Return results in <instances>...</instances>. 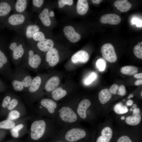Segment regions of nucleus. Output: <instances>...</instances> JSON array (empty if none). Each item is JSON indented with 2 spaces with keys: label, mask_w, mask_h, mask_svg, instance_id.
I'll list each match as a JSON object with an SVG mask.
<instances>
[{
  "label": "nucleus",
  "mask_w": 142,
  "mask_h": 142,
  "mask_svg": "<svg viewBox=\"0 0 142 142\" xmlns=\"http://www.w3.org/2000/svg\"><path fill=\"white\" fill-rule=\"evenodd\" d=\"M54 120L57 129L79 124L80 121L71 103L59 104Z\"/></svg>",
  "instance_id": "1"
},
{
  "label": "nucleus",
  "mask_w": 142,
  "mask_h": 142,
  "mask_svg": "<svg viewBox=\"0 0 142 142\" xmlns=\"http://www.w3.org/2000/svg\"><path fill=\"white\" fill-rule=\"evenodd\" d=\"M57 129L54 119L38 117L31 124L30 137L33 140H38L45 135L55 133Z\"/></svg>",
  "instance_id": "2"
},
{
  "label": "nucleus",
  "mask_w": 142,
  "mask_h": 142,
  "mask_svg": "<svg viewBox=\"0 0 142 142\" xmlns=\"http://www.w3.org/2000/svg\"><path fill=\"white\" fill-rule=\"evenodd\" d=\"M27 44L24 38L18 34L11 39L7 45L11 60L16 67L18 66L21 62Z\"/></svg>",
  "instance_id": "3"
},
{
  "label": "nucleus",
  "mask_w": 142,
  "mask_h": 142,
  "mask_svg": "<svg viewBox=\"0 0 142 142\" xmlns=\"http://www.w3.org/2000/svg\"><path fill=\"white\" fill-rule=\"evenodd\" d=\"M33 78L28 70L17 66L10 80L11 88L16 92H26Z\"/></svg>",
  "instance_id": "4"
},
{
  "label": "nucleus",
  "mask_w": 142,
  "mask_h": 142,
  "mask_svg": "<svg viewBox=\"0 0 142 142\" xmlns=\"http://www.w3.org/2000/svg\"><path fill=\"white\" fill-rule=\"evenodd\" d=\"M47 77V75L41 74L33 77L25 94L24 98L27 103L32 104L43 97L44 86Z\"/></svg>",
  "instance_id": "5"
},
{
  "label": "nucleus",
  "mask_w": 142,
  "mask_h": 142,
  "mask_svg": "<svg viewBox=\"0 0 142 142\" xmlns=\"http://www.w3.org/2000/svg\"><path fill=\"white\" fill-rule=\"evenodd\" d=\"M42 62L41 55L35 52L27 44L24 54L18 66L28 71L36 72L40 67Z\"/></svg>",
  "instance_id": "6"
},
{
  "label": "nucleus",
  "mask_w": 142,
  "mask_h": 142,
  "mask_svg": "<svg viewBox=\"0 0 142 142\" xmlns=\"http://www.w3.org/2000/svg\"><path fill=\"white\" fill-rule=\"evenodd\" d=\"M38 100L36 109L38 117L54 120L59 104L49 98L42 97Z\"/></svg>",
  "instance_id": "7"
},
{
  "label": "nucleus",
  "mask_w": 142,
  "mask_h": 142,
  "mask_svg": "<svg viewBox=\"0 0 142 142\" xmlns=\"http://www.w3.org/2000/svg\"><path fill=\"white\" fill-rule=\"evenodd\" d=\"M59 135L68 142H77L86 136V130L79 124L57 129L55 133Z\"/></svg>",
  "instance_id": "8"
},
{
  "label": "nucleus",
  "mask_w": 142,
  "mask_h": 142,
  "mask_svg": "<svg viewBox=\"0 0 142 142\" xmlns=\"http://www.w3.org/2000/svg\"><path fill=\"white\" fill-rule=\"evenodd\" d=\"M32 13L27 11L22 13H13L9 16L3 22L9 29L17 32L31 21Z\"/></svg>",
  "instance_id": "9"
},
{
  "label": "nucleus",
  "mask_w": 142,
  "mask_h": 142,
  "mask_svg": "<svg viewBox=\"0 0 142 142\" xmlns=\"http://www.w3.org/2000/svg\"><path fill=\"white\" fill-rule=\"evenodd\" d=\"M0 46V70L7 79L10 80L13 74L9 58L7 52L6 48L4 46L3 48Z\"/></svg>",
  "instance_id": "10"
},
{
  "label": "nucleus",
  "mask_w": 142,
  "mask_h": 142,
  "mask_svg": "<svg viewBox=\"0 0 142 142\" xmlns=\"http://www.w3.org/2000/svg\"><path fill=\"white\" fill-rule=\"evenodd\" d=\"M71 103L73 106L80 121L86 120L88 118L89 114V110L91 105L90 100L85 99L80 101H76L71 102Z\"/></svg>",
  "instance_id": "11"
},
{
  "label": "nucleus",
  "mask_w": 142,
  "mask_h": 142,
  "mask_svg": "<svg viewBox=\"0 0 142 142\" xmlns=\"http://www.w3.org/2000/svg\"><path fill=\"white\" fill-rule=\"evenodd\" d=\"M37 53L40 52L46 53L53 48L54 43L50 39H45L42 40L28 45Z\"/></svg>",
  "instance_id": "12"
},
{
  "label": "nucleus",
  "mask_w": 142,
  "mask_h": 142,
  "mask_svg": "<svg viewBox=\"0 0 142 142\" xmlns=\"http://www.w3.org/2000/svg\"><path fill=\"white\" fill-rule=\"evenodd\" d=\"M101 51L104 58L108 62H115L117 59L115 50L113 45L110 43H106L102 46Z\"/></svg>",
  "instance_id": "13"
},
{
  "label": "nucleus",
  "mask_w": 142,
  "mask_h": 142,
  "mask_svg": "<svg viewBox=\"0 0 142 142\" xmlns=\"http://www.w3.org/2000/svg\"><path fill=\"white\" fill-rule=\"evenodd\" d=\"M59 60L58 51L55 48L47 52L45 54L44 65L45 67L48 68L56 65Z\"/></svg>",
  "instance_id": "14"
},
{
  "label": "nucleus",
  "mask_w": 142,
  "mask_h": 142,
  "mask_svg": "<svg viewBox=\"0 0 142 142\" xmlns=\"http://www.w3.org/2000/svg\"><path fill=\"white\" fill-rule=\"evenodd\" d=\"M15 1L5 0L0 1V21L3 22L13 11Z\"/></svg>",
  "instance_id": "15"
},
{
  "label": "nucleus",
  "mask_w": 142,
  "mask_h": 142,
  "mask_svg": "<svg viewBox=\"0 0 142 142\" xmlns=\"http://www.w3.org/2000/svg\"><path fill=\"white\" fill-rule=\"evenodd\" d=\"M60 82V79L57 76H53L47 78L44 86V94L47 95L51 93L58 87Z\"/></svg>",
  "instance_id": "16"
},
{
  "label": "nucleus",
  "mask_w": 142,
  "mask_h": 142,
  "mask_svg": "<svg viewBox=\"0 0 142 142\" xmlns=\"http://www.w3.org/2000/svg\"><path fill=\"white\" fill-rule=\"evenodd\" d=\"M63 32L65 36L71 42H76L81 38L80 35L76 32L74 28L71 26H68L64 27Z\"/></svg>",
  "instance_id": "17"
},
{
  "label": "nucleus",
  "mask_w": 142,
  "mask_h": 142,
  "mask_svg": "<svg viewBox=\"0 0 142 142\" xmlns=\"http://www.w3.org/2000/svg\"><path fill=\"white\" fill-rule=\"evenodd\" d=\"M121 21L120 17L118 15L112 13L105 14L100 18V22L104 24H109L112 25H117Z\"/></svg>",
  "instance_id": "18"
},
{
  "label": "nucleus",
  "mask_w": 142,
  "mask_h": 142,
  "mask_svg": "<svg viewBox=\"0 0 142 142\" xmlns=\"http://www.w3.org/2000/svg\"><path fill=\"white\" fill-rule=\"evenodd\" d=\"M66 89L60 87L56 88L47 95L50 98L55 101H58L66 97L68 94Z\"/></svg>",
  "instance_id": "19"
},
{
  "label": "nucleus",
  "mask_w": 142,
  "mask_h": 142,
  "mask_svg": "<svg viewBox=\"0 0 142 142\" xmlns=\"http://www.w3.org/2000/svg\"><path fill=\"white\" fill-rule=\"evenodd\" d=\"M89 58V54L86 51L80 50L73 55L71 60L72 62L74 64L85 63L88 61Z\"/></svg>",
  "instance_id": "20"
},
{
  "label": "nucleus",
  "mask_w": 142,
  "mask_h": 142,
  "mask_svg": "<svg viewBox=\"0 0 142 142\" xmlns=\"http://www.w3.org/2000/svg\"><path fill=\"white\" fill-rule=\"evenodd\" d=\"M30 0L15 1L13 12L14 13H22L26 12Z\"/></svg>",
  "instance_id": "21"
},
{
  "label": "nucleus",
  "mask_w": 142,
  "mask_h": 142,
  "mask_svg": "<svg viewBox=\"0 0 142 142\" xmlns=\"http://www.w3.org/2000/svg\"><path fill=\"white\" fill-rule=\"evenodd\" d=\"M101 134L96 142H109L112 136L113 131L110 127H106L102 130Z\"/></svg>",
  "instance_id": "22"
},
{
  "label": "nucleus",
  "mask_w": 142,
  "mask_h": 142,
  "mask_svg": "<svg viewBox=\"0 0 142 142\" xmlns=\"http://www.w3.org/2000/svg\"><path fill=\"white\" fill-rule=\"evenodd\" d=\"M49 12V9L47 8H45L41 11L39 15V18L42 23L46 27L49 26L51 23Z\"/></svg>",
  "instance_id": "23"
},
{
  "label": "nucleus",
  "mask_w": 142,
  "mask_h": 142,
  "mask_svg": "<svg viewBox=\"0 0 142 142\" xmlns=\"http://www.w3.org/2000/svg\"><path fill=\"white\" fill-rule=\"evenodd\" d=\"M89 9L88 2L86 0H78L76 6L77 13L80 15H83L87 12Z\"/></svg>",
  "instance_id": "24"
},
{
  "label": "nucleus",
  "mask_w": 142,
  "mask_h": 142,
  "mask_svg": "<svg viewBox=\"0 0 142 142\" xmlns=\"http://www.w3.org/2000/svg\"><path fill=\"white\" fill-rule=\"evenodd\" d=\"M112 97L111 94L107 88L102 89L98 94V98L100 102L104 104L109 101Z\"/></svg>",
  "instance_id": "25"
},
{
  "label": "nucleus",
  "mask_w": 142,
  "mask_h": 142,
  "mask_svg": "<svg viewBox=\"0 0 142 142\" xmlns=\"http://www.w3.org/2000/svg\"><path fill=\"white\" fill-rule=\"evenodd\" d=\"M138 68L136 67L127 65L122 67L120 69L121 73L123 74L129 76H132L137 73Z\"/></svg>",
  "instance_id": "26"
},
{
  "label": "nucleus",
  "mask_w": 142,
  "mask_h": 142,
  "mask_svg": "<svg viewBox=\"0 0 142 142\" xmlns=\"http://www.w3.org/2000/svg\"><path fill=\"white\" fill-rule=\"evenodd\" d=\"M141 119V115L140 114H133L132 116H129L126 118L125 122L128 124L129 125H136L140 123Z\"/></svg>",
  "instance_id": "27"
},
{
  "label": "nucleus",
  "mask_w": 142,
  "mask_h": 142,
  "mask_svg": "<svg viewBox=\"0 0 142 142\" xmlns=\"http://www.w3.org/2000/svg\"><path fill=\"white\" fill-rule=\"evenodd\" d=\"M22 103L20 98L14 94L7 108L10 111L15 109Z\"/></svg>",
  "instance_id": "28"
},
{
  "label": "nucleus",
  "mask_w": 142,
  "mask_h": 142,
  "mask_svg": "<svg viewBox=\"0 0 142 142\" xmlns=\"http://www.w3.org/2000/svg\"><path fill=\"white\" fill-rule=\"evenodd\" d=\"M46 39L44 33L40 31L35 33L33 36L32 39L27 42L28 45L39 42Z\"/></svg>",
  "instance_id": "29"
},
{
  "label": "nucleus",
  "mask_w": 142,
  "mask_h": 142,
  "mask_svg": "<svg viewBox=\"0 0 142 142\" xmlns=\"http://www.w3.org/2000/svg\"><path fill=\"white\" fill-rule=\"evenodd\" d=\"M17 122L7 119L2 121L0 122V129H11L18 124Z\"/></svg>",
  "instance_id": "30"
},
{
  "label": "nucleus",
  "mask_w": 142,
  "mask_h": 142,
  "mask_svg": "<svg viewBox=\"0 0 142 142\" xmlns=\"http://www.w3.org/2000/svg\"><path fill=\"white\" fill-rule=\"evenodd\" d=\"M17 108L9 111L8 116L7 119L15 121L16 120H18L22 116L20 110L17 109Z\"/></svg>",
  "instance_id": "31"
},
{
  "label": "nucleus",
  "mask_w": 142,
  "mask_h": 142,
  "mask_svg": "<svg viewBox=\"0 0 142 142\" xmlns=\"http://www.w3.org/2000/svg\"><path fill=\"white\" fill-rule=\"evenodd\" d=\"M24 127V124L21 123L18 124L14 127L10 129V132L12 136L14 138H18L19 135V131Z\"/></svg>",
  "instance_id": "32"
},
{
  "label": "nucleus",
  "mask_w": 142,
  "mask_h": 142,
  "mask_svg": "<svg viewBox=\"0 0 142 142\" xmlns=\"http://www.w3.org/2000/svg\"><path fill=\"white\" fill-rule=\"evenodd\" d=\"M114 110L116 114H120L126 113L128 111L127 108L121 103H117L114 106Z\"/></svg>",
  "instance_id": "33"
},
{
  "label": "nucleus",
  "mask_w": 142,
  "mask_h": 142,
  "mask_svg": "<svg viewBox=\"0 0 142 142\" xmlns=\"http://www.w3.org/2000/svg\"><path fill=\"white\" fill-rule=\"evenodd\" d=\"M133 52L134 55L137 58L142 59V42L134 47Z\"/></svg>",
  "instance_id": "34"
},
{
  "label": "nucleus",
  "mask_w": 142,
  "mask_h": 142,
  "mask_svg": "<svg viewBox=\"0 0 142 142\" xmlns=\"http://www.w3.org/2000/svg\"><path fill=\"white\" fill-rule=\"evenodd\" d=\"M14 94L9 93L4 98L2 102V106L3 108H7Z\"/></svg>",
  "instance_id": "35"
},
{
  "label": "nucleus",
  "mask_w": 142,
  "mask_h": 142,
  "mask_svg": "<svg viewBox=\"0 0 142 142\" xmlns=\"http://www.w3.org/2000/svg\"><path fill=\"white\" fill-rule=\"evenodd\" d=\"M96 64L97 67L100 71H102L105 69L106 63L104 59H98L97 61Z\"/></svg>",
  "instance_id": "36"
},
{
  "label": "nucleus",
  "mask_w": 142,
  "mask_h": 142,
  "mask_svg": "<svg viewBox=\"0 0 142 142\" xmlns=\"http://www.w3.org/2000/svg\"><path fill=\"white\" fill-rule=\"evenodd\" d=\"M43 0H33L32 1V11H35L37 8L41 7L44 3Z\"/></svg>",
  "instance_id": "37"
},
{
  "label": "nucleus",
  "mask_w": 142,
  "mask_h": 142,
  "mask_svg": "<svg viewBox=\"0 0 142 142\" xmlns=\"http://www.w3.org/2000/svg\"><path fill=\"white\" fill-rule=\"evenodd\" d=\"M73 1L72 0H59L58 1V7L59 8L63 7L65 5L70 6L73 3Z\"/></svg>",
  "instance_id": "38"
},
{
  "label": "nucleus",
  "mask_w": 142,
  "mask_h": 142,
  "mask_svg": "<svg viewBox=\"0 0 142 142\" xmlns=\"http://www.w3.org/2000/svg\"><path fill=\"white\" fill-rule=\"evenodd\" d=\"M132 6V4L128 1L120 8L119 10L121 12H126L128 11Z\"/></svg>",
  "instance_id": "39"
},
{
  "label": "nucleus",
  "mask_w": 142,
  "mask_h": 142,
  "mask_svg": "<svg viewBox=\"0 0 142 142\" xmlns=\"http://www.w3.org/2000/svg\"><path fill=\"white\" fill-rule=\"evenodd\" d=\"M126 94V90L124 85H121L118 87L116 94L121 96H124Z\"/></svg>",
  "instance_id": "40"
},
{
  "label": "nucleus",
  "mask_w": 142,
  "mask_h": 142,
  "mask_svg": "<svg viewBox=\"0 0 142 142\" xmlns=\"http://www.w3.org/2000/svg\"><path fill=\"white\" fill-rule=\"evenodd\" d=\"M96 77V74L94 73H92L85 80V84L87 85L90 84L95 80Z\"/></svg>",
  "instance_id": "41"
},
{
  "label": "nucleus",
  "mask_w": 142,
  "mask_h": 142,
  "mask_svg": "<svg viewBox=\"0 0 142 142\" xmlns=\"http://www.w3.org/2000/svg\"><path fill=\"white\" fill-rule=\"evenodd\" d=\"M128 1L127 0H118L116 1L114 3V5L119 10L120 8Z\"/></svg>",
  "instance_id": "42"
},
{
  "label": "nucleus",
  "mask_w": 142,
  "mask_h": 142,
  "mask_svg": "<svg viewBox=\"0 0 142 142\" xmlns=\"http://www.w3.org/2000/svg\"><path fill=\"white\" fill-rule=\"evenodd\" d=\"M131 23L133 24H135L138 27H142V21L139 19L134 18H133L131 20Z\"/></svg>",
  "instance_id": "43"
},
{
  "label": "nucleus",
  "mask_w": 142,
  "mask_h": 142,
  "mask_svg": "<svg viewBox=\"0 0 142 142\" xmlns=\"http://www.w3.org/2000/svg\"><path fill=\"white\" fill-rule=\"evenodd\" d=\"M118 85L116 84H113L110 87L109 89L110 92L112 94H116L118 88Z\"/></svg>",
  "instance_id": "44"
},
{
  "label": "nucleus",
  "mask_w": 142,
  "mask_h": 142,
  "mask_svg": "<svg viewBox=\"0 0 142 142\" xmlns=\"http://www.w3.org/2000/svg\"><path fill=\"white\" fill-rule=\"evenodd\" d=\"M117 142H132L130 138L126 135L123 136L118 139Z\"/></svg>",
  "instance_id": "45"
},
{
  "label": "nucleus",
  "mask_w": 142,
  "mask_h": 142,
  "mask_svg": "<svg viewBox=\"0 0 142 142\" xmlns=\"http://www.w3.org/2000/svg\"><path fill=\"white\" fill-rule=\"evenodd\" d=\"M140 109L138 108H134L133 110V114L137 115L140 114Z\"/></svg>",
  "instance_id": "46"
},
{
  "label": "nucleus",
  "mask_w": 142,
  "mask_h": 142,
  "mask_svg": "<svg viewBox=\"0 0 142 142\" xmlns=\"http://www.w3.org/2000/svg\"><path fill=\"white\" fill-rule=\"evenodd\" d=\"M134 78H136L142 79V73H136L134 75Z\"/></svg>",
  "instance_id": "47"
},
{
  "label": "nucleus",
  "mask_w": 142,
  "mask_h": 142,
  "mask_svg": "<svg viewBox=\"0 0 142 142\" xmlns=\"http://www.w3.org/2000/svg\"><path fill=\"white\" fill-rule=\"evenodd\" d=\"M134 84L136 85H141L142 84V79L136 80Z\"/></svg>",
  "instance_id": "48"
},
{
  "label": "nucleus",
  "mask_w": 142,
  "mask_h": 142,
  "mask_svg": "<svg viewBox=\"0 0 142 142\" xmlns=\"http://www.w3.org/2000/svg\"><path fill=\"white\" fill-rule=\"evenodd\" d=\"M133 104V101L131 100H128L126 102V105L128 106H131Z\"/></svg>",
  "instance_id": "49"
},
{
  "label": "nucleus",
  "mask_w": 142,
  "mask_h": 142,
  "mask_svg": "<svg viewBox=\"0 0 142 142\" xmlns=\"http://www.w3.org/2000/svg\"><path fill=\"white\" fill-rule=\"evenodd\" d=\"M92 2L93 3L96 4H98L101 2L102 0H92Z\"/></svg>",
  "instance_id": "50"
},
{
  "label": "nucleus",
  "mask_w": 142,
  "mask_h": 142,
  "mask_svg": "<svg viewBox=\"0 0 142 142\" xmlns=\"http://www.w3.org/2000/svg\"><path fill=\"white\" fill-rule=\"evenodd\" d=\"M49 15L50 17H53L54 16V12L52 11H49Z\"/></svg>",
  "instance_id": "51"
},
{
  "label": "nucleus",
  "mask_w": 142,
  "mask_h": 142,
  "mask_svg": "<svg viewBox=\"0 0 142 142\" xmlns=\"http://www.w3.org/2000/svg\"><path fill=\"white\" fill-rule=\"evenodd\" d=\"M6 86L4 85L2 83L1 81L0 80V87H2L4 88H5Z\"/></svg>",
  "instance_id": "52"
},
{
  "label": "nucleus",
  "mask_w": 142,
  "mask_h": 142,
  "mask_svg": "<svg viewBox=\"0 0 142 142\" xmlns=\"http://www.w3.org/2000/svg\"><path fill=\"white\" fill-rule=\"evenodd\" d=\"M134 96V95L133 94H130L128 96V98L129 99L130 98H131L133 97Z\"/></svg>",
  "instance_id": "53"
},
{
  "label": "nucleus",
  "mask_w": 142,
  "mask_h": 142,
  "mask_svg": "<svg viewBox=\"0 0 142 142\" xmlns=\"http://www.w3.org/2000/svg\"><path fill=\"white\" fill-rule=\"evenodd\" d=\"M137 105L136 104H134L133 105V108H134L136 107Z\"/></svg>",
  "instance_id": "54"
},
{
  "label": "nucleus",
  "mask_w": 142,
  "mask_h": 142,
  "mask_svg": "<svg viewBox=\"0 0 142 142\" xmlns=\"http://www.w3.org/2000/svg\"><path fill=\"white\" fill-rule=\"evenodd\" d=\"M121 120H124L125 119V117L124 116H123L121 117Z\"/></svg>",
  "instance_id": "55"
},
{
  "label": "nucleus",
  "mask_w": 142,
  "mask_h": 142,
  "mask_svg": "<svg viewBox=\"0 0 142 142\" xmlns=\"http://www.w3.org/2000/svg\"><path fill=\"white\" fill-rule=\"evenodd\" d=\"M54 142H65L63 141H56Z\"/></svg>",
  "instance_id": "56"
},
{
  "label": "nucleus",
  "mask_w": 142,
  "mask_h": 142,
  "mask_svg": "<svg viewBox=\"0 0 142 142\" xmlns=\"http://www.w3.org/2000/svg\"><path fill=\"white\" fill-rule=\"evenodd\" d=\"M141 97H142V91L141 92Z\"/></svg>",
  "instance_id": "57"
},
{
  "label": "nucleus",
  "mask_w": 142,
  "mask_h": 142,
  "mask_svg": "<svg viewBox=\"0 0 142 142\" xmlns=\"http://www.w3.org/2000/svg\"><path fill=\"white\" fill-rule=\"evenodd\" d=\"M130 110H132V109H131Z\"/></svg>",
  "instance_id": "58"
},
{
  "label": "nucleus",
  "mask_w": 142,
  "mask_h": 142,
  "mask_svg": "<svg viewBox=\"0 0 142 142\" xmlns=\"http://www.w3.org/2000/svg\"><path fill=\"white\" fill-rule=\"evenodd\" d=\"M10 142V141H8V142Z\"/></svg>",
  "instance_id": "59"
}]
</instances>
